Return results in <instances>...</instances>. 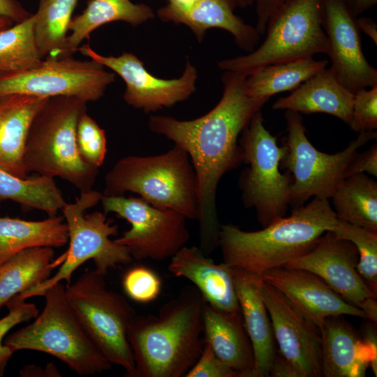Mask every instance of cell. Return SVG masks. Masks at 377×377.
Masks as SVG:
<instances>
[{"label": "cell", "instance_id": "cell-4", "mask_svg": "<svg viewBox=\"0 0 377 377\" xmlns=\"http://www.w3.org/2000/svg\"><path fill=\"white\" fill-rule=\"evenodd\" d=\"M87 102L76 97L49 98L34 116L23 153L25 173L59 177L80 193L92 187L98 169L87 163L77 148L76 129Z\"/></svg>", "mask_w": 377, "mask_h": 377}, {"label": "cell", "instance_id": "cell-26", "mask_svg": "<svg viewBox=\"0 0 377 377\" xmlns=\"http://www.w3.org/2000/svg\"><path fill=\"white\" fill-rule=\"evenodd\" d=\"M154 17L152 9L144 3L130 0H89L84 10L72 17L68 27L71 34L59 58L72 56L84 40L104 24L122 21L135 27Z\"/></svg>", "mask_w": 377, "mask_h": 377}, {"label": "cell", "instance_id": "cell-31", "mask_svg": "<svg viewBox=\"0 0 377 377\" xmlns=\"http://www.w3.org/2000/svg\"><path fill=\"white\" fill-rule=\"evenodd\" d=\"M9 200L54 216L66 204L53 178H20L0 168V200Z\"/></svg>", "mask_w": 377, "mask_h": 377}, {"label": "cell", "instance_id": "cell-14", "mask_svg": "<svg viewBox=\"0 0 377 377\" xmlns=\"http://www.w3.org/2000/svg\"><path fill=\"white\" fill-rule=\"evenodd\" d=\"M358 252L350 242L326 232L307 253L284 267L309 271L324 281L350 304L377 323V300L357 270Z\"/></svg>", "mask_w": 377, "mask_h": 377}, {"label": "cell", "instance_id": "cell-3", "mask_svg": "<svg viewBox=\"0 0 377 377\" xmlns=\"http://www.w3.org/2000/svg\"><path fill=\"white\" fill-rule=\"evenodd\" d=\"M337 217L328 200L313 198L258 231L221 224L219 246L227 265L260 276L309 251Z\"/></svg>", "mask_w": 377, "mask_h": 377}, {"label": "cell", "instance_id": "cell-7", "mask_svg": "<svg viewBox=\"0 0 377 377\" xmlns=\"http://www.w3.org/2000/svg\"><path fill=\"white\" fill-rule=\"evenodd\" d=\"M103 193L90 190L80 193L75 202L64 206L61 211L68 228L69 246L59 258L62 261L58 271L43 282L17 295L21 300L43 296L51 286L65 281L71 283L73 272L89 260H93L95 270L105 276L108 270L119 265L132 262L128 249L110 239L118 233L117 225L108 220L105 213L86 210L96 205Z\"/></svg>", "mask_w": 377, "mask_h": 377}, {"label": "cell", "instance_id": "cell-47", "mask_svg": "<svg viewBox=\"0 0 377 377\" xmlns=\"http://www.w3.org/2000/svg\"><path fill=\"white\" fill-rule=\"evenodd\" d=\"M13 21L8 18L0 17V31L12 26Z\"/></svg>", "mask_w": 377, "mask_h": 377}, {"label": "cell", "instance_id": "cell-11", "mask_svg": "<svg viewBox=\"0 0 377 377\" xmlns=\"http://www.w3.org/2000/svg\"><path fill=\"white\" fill-rule=\"evenodd\" d=\"M287 136L281 168L292 174L290 205L297 207L311 197L331 198L357 149L376 137L375 131L360 132L343 151L329 154L318 150L306 135L300 113L286 110Z\"/></svg>", "mask_w": 377, "mask_h": 377}, {"label": "cell", "instance_id": "cell-46", "mask_svg": "<svg viewBox=\"0 0 377 377\" xmlns=\"http://www.w3.org/2000/svg\"><path fill=\"white\" fill-rule=\"evenodd\" d=\"M234 8L236 7L244 8L253 3V0H228Z\"/></svg>", "mask_w": 377, "mask_h": 377}, {"label": "cell", "instance_id": "cell-34", "mask_svg": "<svg viewBox=\"0 0 377 377\" xmlns=\"http://www.w3.org/2000/svg\"><path fill=\"white\" fill-rule=\"evenodd\" d=\"M330 232L354 244L359 255L358 272L371 290L377 295V233L338 218Z\"/></svg>", "mask_w": 377, "mask_h": 377}, {"label": "cell", "instance_id": "cell-10", "mask_svg": "<svg viewBox=\"0 0 377 377\" xmlns=\"http://www.w3.org/2000/svg\"><path fill=\"white\" fill-rule=\"evenodd\" d=\"M260 110L242 131L239 144L243 162L249 165L239 177L242 201L247 208H254L263 227L285 216L290 205L292 177L281 173V161L285 147L265 126Z\"/></svg>", "mask_w": 377, "mask_h": 377}, {"label": "cell", "instance_id": "cell-27", "mask_svg": "<svg viewBox=\"0 0 377 377\" xmlns=\"http://www.w3.org/2000/svg\"><path fill=\"white\" fill-rule=\"evenodd\" d=\"M68 241L64 217L42 221L0 217V264L15 253L34 247H61Z\"/></svg>", "mask_w": 377, "mask_h": 377}, {"label": "cell", "instance_id": "cell-32", "mask_svg": "<svg viewBox=\"0 0 377 377\" xmlns=\"http://www.w3.org/2000/svg\"><path fill=\"white\" fill-rule=\"evenodd\" d=\"M78 0H39L34 36L42 59L59 58Z\"/></svg>", "mask_w": 377, "mask_h": 377}, {"label": "cell", "instance_id": "cell-15", "mask_svg": "<svg viewBox=\"0 0 377 377\" xmlns=\"http://www.w3.org/2000/svg\"><path fill=\"white\" fill-rule=\"evenodd\" d=\"M259 288L267 309L277 353L295 377H321L319 328L284 295L260 276Z\"/></svg>", "mask_w": 377, "mask_h": 377}, {"label": "cell", "instance_id": "cell-18", "mask_svg": "<svg viewBox=\"0 0 377 377\" xmlns=\"http://www.w3.org/2000/svg\"><path fill=\"white\" fill-rule=\"evenodd\" d=\"M371 323L361 337L343 316L325 320L320 330L322 376L362 377L369 367L376 376V333Z\"/></svg>", "mask_w": 377, "mask_h": 377}, {"label": "cell", "instance_id": "cell-28", "mask_svg": "<svg viewBox=\"0 0 377 377\" xmlns=\"http://www.w3.org/2000/svg\"><path fill=\"white\" fill-rule=\"evenodd\" d=\"M52 247L22 250L0 264V310L15 296L51 276L58 265Z\"/></svg>", "mask_w": 377, "mask_h": 377}, {"label": "cell", "instance_id": "cell-38", "mask_svg": "<svg viewBox=\"0 0 377 377\" xmlns=\"http://www.w3.org/2000/svg\"><path fill=\"white\" fill-rule=\"evenodd\" d=\"M355 132L374 131L377 128V84L354 93L350 122Z\"/></svg>", "mask_w": 377, "mask_h": 377}, {"label": "cell", "instance_id": "cell-44", "mask_svg": "<svg viewBox=\"0 0 377 377\" xmlns=\"http://www.w3.org/2000/svg\"><path fill=\"white\" fill-rule=\"evenodd\" d=\"M353 14L357 17L377 3V0H346Z\"/></svg>", "mask_w": 377, "mask_h": 377}, {"label": "cell", "instance_id": "cell-42", "mask_svg": "<svg viewBox=\"0 0 377 377\" xmlns=\"http://www.w3.org/2000/svg\"><path fill=\"white\" fill-rule=\"evenodd\" d=\"M32 15L16 0H0V17L8 18L18 23Z\"/></svg>", "mask_w": 377, "mask_h": 377}, {"label": "cell", "instance_id": "cell-23", "mask_svg": "<svg viewBox=\"0 0 377 377\" xmlns=\"http://www.w3.org/2000/svg\"><path fill=\"white\" fill-rule=\"evenodd\" d=\"M49 98L25 94L0 96V168L26 178L23 153L31 121Z\"/></svg>", "mask_w": 377, "mask_h": 377}, {"label": "cell", "instance_id": "cell-20", "mask_svg": "<svg viewBox=\"0 0 377 377\" xmlns=\"http://www.w3.org/2000/svg\"><path fill=\"white\" fill-rule=\"evenodd\" d=\"M168 269L175 276L189 280L213 309L241 314L232 267L223 262L216 263L200 248L186 245L170 258Z\"/></svg>", "mask_w": 377, "mask_h": 377}, {"label": "cell", "instance_id": "cell-17", "mask_svg": "<svg viewBox=\"0 0 377 377\" xmlns=\"http://www.w3.org/2000/svg\"><path fill=\"white\" fill-rule=\"evenodd\" d=\"M322 27L339 82L353 94L377 84V70L364 54L357 17L346 0H322Z\"/></svg>", "mask_w": 377, "mask_h": 377}, {"label": "cell", "instance_id": "cell-43", "mask_svg": "<svg viewBox=\"0 0 377 377\" xmlns=\"http://www.w3.org/2000/svg\"><path fill=\"white\" fill-rule=\"evenodd\" d=\"M357 23L360 31L369 36L374 43L377 44V24L371 18L366 17H357Z\"/></svg>", "mask_w": 377, "mask_h": 377}, {"label": "cell", "instance_id": "cell-13", "mask_svg": "<svg viewBox=\"0 0 377 377\" xmlns=\"http://www.w3.org/2000/svg\"><path fill=\"white\" fill-rule=\"evenodd\" d=\"M92 59L71 57L45 59L33 68L0 75V96L25 94L40 97L72 96L96 101L115 81V74Z\"/></svg>", "mask_w": 377, "mask_h": 377}, {"label": "cell", "instance_id": "cell-25", "mask_svg": "<svg viewBox=\"0 0 377 377\" xmlns=\"http://www.w3.org/2000/svg\"><path fill=\"white\" fill-rule=\"evenodd\" d=\"M354 94L337 79L331 68H323L300 84L288 96L279 98L274 110L299 113H326L348 125Z\"/></svg>", "mask_w": 377, "mask_h": 377}, {"label": "cell", "instance_id": "cell-37", "mask_svg": "<svg viewBox=\"0 0 377 377\" xmlns=\"http://www.w3.org/2000/svg\"><path fill=\"white\" fill-rule=\"evenodd\" d=\"M6 306L8 313L0 319V376L3 375L8 360L14 353L10 348L2 343L3 337L13 327L35 318L39 313L34 304L27 302L17 296Z\"/></svg>", "mask_w": 377, "mask_h": 377}, {"label": "cell", "instance_id": "cell-8", "mask_svg": "<svg viewBox=\"0 0 377 377\" xmlns=\"http://www.w3.org/2000/svg\"><path fill=\"white\" fill-rule=\"evenodd\" d=\"M263 43L245 55L223 59L218 66L245 77L267 65L328 53L322 27V0H288L269 17Z\"/></svg>", "mask_w": 377, "mask_h": 377}, {"label": "cell", "instance_id": "cell-29", "mask_svg": "<svg viewBox=\"0 0 377 377\" xmlns=\"http://www.w3.org/2000/svg\"><path fill=\"white\" fill-rule=\"evenodd\" d=\"M338 219L377 233V183L364 173L343 179L331 197Z\"/></svg>", "mask_w": 377, "mask_h": 377}, {"label": "cell", "instance_id": "cell-41", "mask_svg": "<svg viewBox=\"0 0 377 377\" xmlns=\"http://www.w3.org/2000/svg\"><path fill=\"white\" fill-rule=\"evenodd\" d=\"M288 0H253L256 5V28L262 35L265 33L267 24L272 15Z\"/></svg>", "mask_w": 377, "mask_h": 377}, {"label": "cell", "instance_id": "cell-39", "mask_svg": "<svg viewBox=\"0 0 377 377\" xmlns=\"http://www.w3.org/2000/svg\"><path fill=\"white\" fill-rule=\"evenodd\" d=\"M184 377H239V375L217 357L210 346L204 343L200 357Z\"/></svg>", "mask_w": 377, "mask_h": 377}, {"label": "cell", "instance_id": "cell-12", "mask_svg": "<svg viewBox=\"0 0 377 377\" xmlns=\"http://www.w3.org/2000/svg\"><path fill=\"white\" fill-rule=\"evenodd\" d=\"M104 213L116 214L126 220L131 228L114 239L126 246L138 260L170 259L189 240L186 218L170 209L155 207L140 197L104 195Z\"/></svg>", "mask_w": 377, "mask_h": 377}, {"label": "cell", "instance_id": "cell-16", "mask_svg": "<svg viewBox=\"0 0 377 377\" xmlns=\"http://www.w3.org/2000/svg\"><path fill=\"white\" fill-rule=\"evenodd\" d=\"M77 50L119 75L126 84L124 101L147 113L172 107L195 91L197 71L188 61L180 77L164 80L149 73L143 62L131 52L118 57L103 56L89 44L80 46Z\"/></svg>", "mask_w": 377, "mask_h": 377}, {"label": "cell", "instance_id": "cell-36", "mask_svg": "<svg viewBox=\"0 0 377 377\" xmlns=\"http://www.w3.org/2000/svg\"><path fill=\"white\" fill-rule=\"evenodd\" d=\"M126 294L139 303L155 300L161 291V279L153 269L145 265H138L128 269L122 281Z\"/></svg>", "mask_w": 377, "mask_h": 377}, {"label": "cell", "instance_id": "cell-1", "mask_svg": "<svg viewBox=\"0 0 377 377\" xmlns=\"http://www.w3.org/2000/svg\"><path fill=\"white\" fill-rule=\"evenodd\" d=\"M223 92L216 106L191 120L151 116L148 126L186 151L195 170L198 195L200 249L205 255L219 246L221 224L216 191L223 176L242 162L239 139L253 116L267 102L251 97L246 77L232 71L222 75Z\"/></svg>", "mask_w": 377, "mask_h": 377}, {"label": "cell", "instance_id": "cell-22", "mask_svg": "<svg viewBox=\"0 0 377 377\" xmlns=\"http://www.w3.org/2000/svg\"><path fill=\"white\" fill-rule=\"evenodd\" d=\"M228 0H198L188 9H179L169 3L158 10L159 18L188 27L201 42L210 28L230 32L238 47L247 52L258 45L261 34L255 27L246 24L234 13Z\"/></svg>", "mask_w": 377, "mask_h": 377}, {"label": "cell", "instance_id": "cell-19", "mask_svg": "<svg viewBox=\"0 0 377 377\" xmlns=\"http://www.w3.org/2000/svg\"><path fill=\"white\" fill-rule=\"evenodd\" d=\"M260 276L284 295L320 330L329 317L351 316L367 319L362 310L346 302L309 271L281 267Z\"/></svg>", "mask_w": 377, "mask_h": 377}, {"label": "cell", "instance_id": "cell-40", "mask_svg": "<svg viewBox=\"0 0 377 377\" xmlns=\"http://www.w3.org/2000/svg\"><path fill=\"white\" fill-rule=\"evenodd\" d=\"M367 172L377 177V145L375 143L362 153H357L350 161L345 172V178L360 173Z\"/></svg>", "mask_w": 377, "mask_h": 377}, {"label": "cell", "instance_id": "cell-9", "mask_svg": "<svg viewBox=\"0 0 377 377\" xmlns=\"http://www.w3.org/2000/svg\"><path fill=\"white\" fill-rule=\"evenodd\" d=\"M103 275L84 272L66 286L68 300L91 341L112 364L121 366L133 377L135 362L127 332L136 316L121 295L108 288Z\"/></svg>", "mask_w": 377, "mask_h": 377}, {"label": "cell", "instance_id": "cell-33", "mask_svg": "<svg viewBox=\"0 0 377 377\" xmlns=\"http://www.w3.org/2000/svg\"><path fill=\"white\" fill-rule=\"evenodd\" d=\"M35 17L0 31V75L27 71L38 66L42 59L34 36Z\"/></svg>", "mask_w": 377, "mask_h": 377}, {"label": "cell", "instance_id": "cell-5", "mask_svg": "<svg viewBox=\"0 0 377 377\" xmlns=\"http://www.w3.org/2000/svg\"><path fill=\"white\" fill-rule=\"evenodd\" d=\"M127 192L186 219H198L195 170L186 151L177 145L161 154L126 156L118 160L105 175L103 194L117 196Z\"/></svg>", "mask_w": 377, "mask_h": 377}, {"label": "cell", "instance_id": "cell-35", "mask_svg": "<svg viewBox=\"0 0 377 377\" xmlns=\"http://www.w3.org/2000/svg\"><path fill=\"white\" fill-rule=\"evenodd\" d=\"M76 140L83 160L98 169L104 163L107 152L105 133L87 112L78 120Z\"/></svg>", "mask_w": 377, "mask_h": 377}, {"label": "cell", "instance_id": "cell-24", "mask_svg": "<svg viewBox=\"0 0 377 377\" xmlns=\"http://www.w3.org/2000/svg\"><path fill=\"white\" fill-rule=\"evenodd\" d=\"M204 343L239 377H253L255 359L253 347L244 328L242 313L219 311L207 303L203 310Z\"/></svg>", "mask_w": 377, "mask_h": 377}, {"label": "cell", "instance_id": "cell-21", "mask_svg": "<svg viewBox=\"0 0 377 377\" xmlns=\"http://www.w3.org/2000/svg\"><path fill=\"white\" fill-rule=\"evenodd\" d=\"M232 269L244 326L253 350V377L269 376L277 349L271 320L260 292V276L238 268Z\"/></svg>", "mask_w": 377, "mask_h": 377}, {"label": "cell", "instance_id": "cell-45", "mask_svg": "<svg viewBox=\"0 0 377 377\" xmlns=\"http://www.w3.org/2000/svg\"><path fill=\"white\" fill-rule=\"evenodd\" d=\"M198 0H168L169 4L179 8L188 9L191 8Z\"/></svg>", "mask_w": 377, "mask_h": 377}, {"label": "cell", "instance_id": "cell-6", "mask_svg": "<svg viewBox=\"0 0 377 377\" xmlns=\"http://www.w3.org/2000/svg\"><path fill=\"white\" fill-rule=\"evenodd\" d=\"M45 306L29 325L11 334L4 344L15 353L33 350L50 354L80 376L110 370V363L91 341L71 307L61 282L45 291Z\"/></svg>", "mask_w": 377, "mask_h": 377}, {"label": "cell", "instance_id": "cell-30", "mask_svg": "<svg viewBox=\"0 0 377 377\" xmlns=\"http://www.w3.org/2000/svg\"><path fill=\"white\" fill-rule=\"evenodd\" d=\"M327 64L311 57L267 65L246 77V89L251 97L267 101L273 95L295 90Z\"/></svg>", "mask_w": 377, "mask_h": 377}, {"label": "cell", "instance_id": "cell-2", "mask_svg": "<svg viewBox=\"0 0 377 377\" xmlns=\"http://www.w3.org/2000/svg\"><path fill=\"white\" fill-rule=\"evenodd\" d=\"M205 303L195 286H188L157 315L136 314L127 332L135 362L133 377L185 376L204 346Z\"/></svg>", "mask_w": 377, "mask_h": 377}]
</instances>
